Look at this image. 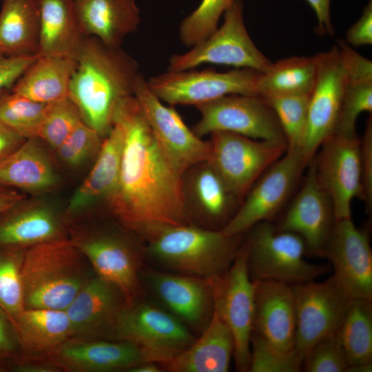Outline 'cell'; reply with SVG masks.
<instances>
[{
  "mask_svg": "<svg viewBox=\"0 0 372 372\" xmlns=\"http://www.w3.org/2000/svg\"><path fill=\"white\" fill-rule=\"evenodd\" d=\"M296 304V349L303 358L321 338L338 331L352 301L332 275L322 282L291 285Z\"/></svg>",
  "mask_w": 372,
  "mask_h": 372,
  "instance_id": "14",
  "label": "cell"
},
{
  "mask_svg": "<svg viewBox=\"0 0 372 372\" xmlns=\"http://www.w3.org/2000/svg\"><path fill=\"white\" fill-rule=\"evenodd\" d=\"M76 60L62 56H37L13 85L12 92L48 104L69 96Z\"/></svg>",
  "mask_w": 372,
  "mask_h": 372,
  "instance_id": "31",
  "label": "cell"
},
{
  "mask_svg": "<svg viewBox=\"0 0 372 372\" xmlns=\"http://www.w3.org/2000/svg\"><path fill=\"white\" fill-rule=\"evenodd\" d=\"M61 371H128L147 362L134 344L120 340L70 338L43 353Z\"/></svg>",
  "mask_w": 372,
  "mask_h": 372,
  "instance_id": "21",
  "label": "cell"
},
{
  "mask_svg": "<svg viewBox=\"0 0 372 372\" xmlns=\"http://www.w3.org/2000/svg\"><path fill=\"white\" fill-rule=\"evenodd\" d=\"M10 369L18 372H61L43 354L19 353L11 358Z\"/></svg>",
  "mask_w": 372,
  "mask_h": 372,
  "instance_id": "49",
  "label": "cell"
},
{
  "mask_svg": "<svg viewBox=\"0 0 372 372\" xmlns=\"http://www.w3.org/2000/svg\"><path fill=\"white\" fill-rule=\"evenodd\" d=\"M13 320L23 353H45L72 336L65 310L24 309Z\"/></svg>",
  "mask_w": 372,
  "mask_h": 372,
  "instance_id": "33",
  "label": "cell"
},
{
  "mask_svg": "<svg viewBox=\"0 0 372 372\" xmlns=\"http://www.w3.org/2000/svg\"><path fill=\"white\" fill-rule=\"evenodd\" d=\"M245 244L249 276L253 281H269L294 285L328 273L331 266L313 264L304 259L307 253L303 239L280 229L271 221L252 227Z\"/></svg>",
  "mask_w": 372,
  "mask_h": 372,
  "instance_id": "5",
  "label": "cell"
},
{
  "mask_svg": "<svg viewBox=\"0 0 372 372\" xmlns=\"http://www.w3.org/2000/svg\"><path fill=\"white\" fill-rule=\"evenodd\" d=\"M82 121L79 110L69 96L48 103L38 138L56 151Z\"/></svg>",
  "mask_w": 372,
  "mask_h": 372,
  "instance_id": "38",
  "label": "cell"
},
{
  "mask_svg": "<svg viewBox=\"0 0 372 372\" xmlns=\"http://www.w3.org/2000/svg\"><path fill=\"white\" fill-rule=\"evenodd\" d=\"M25 251L0 249V308L12 319L24 309L21 267Z\"/></svg>",
  "mask_w": 372,
  "mask_h": 372,
  "instance_id": "39",
  "label": "cell"
},
{
  "mask_svg": "<svg viewBox=\"0 0 372 372\" xmlns=\"http://www.w3.org/2000/svg\"><path fill=\"white\" fill-rule=\"evenodd\" d=\"M210 135L207 162L239 200L287 150L285 143L230 132H216Z\"/></svg>",
  "mask_w": 372,
  "mask_h": 372,
  "instance_id": "9",
  "label": "cell"
},
{
  "mask_svg": "<svg viewBox=\"0 0 372 372\" xmlns=\"http://www.w3.org/2000/svg\"><path fill=\"white\" fill-rule=\"evenodd\" d=\"M308 163L300 150L287 149L255 182L221 231L229 236H240L260 222L271 221L285 205Z\"/></svg>",
  "mask_w": 372,
  "mask_h": 372,
  "instance_id": "10",
  "label": "cell"
},
{
  "mask_svg": "<svg viewBox=\"0 0 372 372\" xmlns=\"http://www.w3.org/2000/svg\"><path fill=\"white\" fill-rule=\"evenodd\" d=\"M66 238L64 220L46 203L25 198L0 214V249H27Z\"/></svg>",
  "mask_w": 372,
  "mask_h": 372,
  "instance_id": "23",
  "label": "cell"
},
{
  "mask_svg": "<svg viewBox=\"0 0 372 372\" xmlns=\"http://www.w3.org/2000/svg\"><path fill=\"white\" fill-rule=\"evenodd\" d=\"M141 277L166 310L186 325L205 329L214 310L212 287L207 278L153 269L141 271Z\"/></svg>",
  "mask_w": 372,
  "mask_h": 372,
  "instance_id": "20",
  "label": "cell"
},
{
  "mask_svg": "<svg viewBox=\"0 0 372 372\" xmlns=\"http://www.w3.org/2000/svg\"><path fill=\"white\" fill-rule=\"evenodd\" d=\"M123 143V130L119 124L113 123L91 171L69 202L65 214L68 218L79 215L111 196L119 177Z\"/></svg>",
  "mask_w": 372,
  "mask_h": 372,
  "instance_id": "26",
  "label": "cell"
},
{
  "mask_svg": "<svg viewBox=\"0 0 372 372\" xmlns=\"http://www.w3.org/2000/svg\"><path fill=\"white\" fill-rule=\"evenodd\" d=\"M322 257L332 266L335 280L352 300H372V250L368 233L351 217L335 220Z\"/></svg>",
  "mask_w": 372,
  "mask_h": 372,
  "instance_id": "18",
  "label": "cell"
},
{
  "mask_svg": "<svg viewBox=\"0 0 372 372\" xmlns=\"http://www.w3.org/2000/svg\"><path fill=\"white\" fill-rule=\"evenodd\" d=\"M162 366L154 362H143L130 369L128 372H161Z\"/></svg>",
  "mask_w": 372,
  "mask_h": 372,
  "instance_id": "53",
  "label": "cell"
},
{
  "mask_svg": "<svg viewBox=\"0 0 372 372\" xmlns=\"http://www.w3.org/2000/svg\"><path fill=\"white\" fill-rule=\"evenodd\" d=\"M126 304L116 287L95 274L65 310L71 338L112 340L118 317Z\"/></svg>",
  "mask_w": 372,
  "mask_h": 372,
  "instance_id": "22",
  "label": "cell"
},
{
  "mask_svg": "<svg viewBox=\"0 0 372 372\" xmlns=\"http://www.w3.org/2000/svg\"><path fill=\"white\" fill-rule=\"evenodd\" d=\"M313 156L317 178L328 194L335 220L351 217V203L361 197L360 138L332 134Z\"/></svg>",
  "mask_w": 372,
  "mask_h": 372,
  "instance_id": "17",
  "label": "cell"
},
{
  "mask_svg": "<svg viewBox=\"0 0 372 372\" xmlns=\"http://www.w3.org/2000/svg\"><path fill=\"white\" fill-rule=\"evenodd\" d=\"M316 54L291 56L271 63L260 72L256 85L257 95L263 99L291 94L310 95L316 80Z\"/></svg>",
  "mask_w": 372,
  "mask_h": 372,
  "instance_id": "34",
  "label": "cell"
},
{
  "mask_svg": "<svg viewBox=\"0 0 372 372\" xmlns=\"http://www.w3.org/2000/svg\"><path fill=\"white\" fill-rule=\"evenodd\" d=\"M303 359L296 348L283 351L260 335L251 334L249 372H299L302 371Z\"/></svg>",
  "mask_w": 372,
  "mask_h": 372,
  "instance_id": "42",
  "label": "cell"
},
{
  "mask_svg": "<svg viewBox=\"0 0 372 372\" xmlns=\"http://www.w3.org/2000/svg\"><path fill=\"white\" fill-rule=\"evenodd\" d=\"M195 339L187 326L176 316L141 298L126 304L112 337V340L134 344L146 361L161 366L187 349Z\"/></svg>",
  "mask_w": 372,
  "mask_h": 372,
  "instance_id": "6",
  "label": "cell"
},
{
  "mask_svg": "<svg viewBox=\"0 0 372 372\" xmlns=\"http://www.w3.org/2000/svg\"><path fill=\"white\" fill-rule=\"evenodd\" d=\"M45 107L6 90L0 94V123L26 139L38 137Z\"/></svg>",
  "mask_w": 372,
  "mask_h": 372,
  "instance_id": "36",
  "label": "cell"
},
{
  "mask_svg": "<svg viewBox=\"0 0 372 372\" xmlns=\"http://www.w3.org/2000/svg\"><path fill=\"white\" fill-rule=\"evenodd\" d=\"M309 96L291 94L264 99L277 117L289 150L301 151L307 127Z\"/></svg>",
  "mask_w": 372,
  "mask_h": 372,
  "instance_id": "37",
  "label": "cell"
},
{
  "mask_svg": "<svg viewBox=\"0 0 372 372\" xmlns=\"http://www.w3.org/2000/svg\"><path fill=\"white\" fill-rule=\"evenodd\" d=\"M307 167L301 188L276 225L300 236L307 253L322 257L335 219L331 200L317 178L313 157Z\"/></svg>",
  "mask_w": 372,
  "mask_h": 372,
  "instance_id": "19",
  "label": "cell"
},
{
  "mask_svg": "<svg viewBox=\"0 0 372 372\" xmlns=\"http://www.w3.org/2000/svg\"><path fill=\"white\" fill-rule=\"evenodd\" d=\"M365 112H372V80L347 79L333 134L347 138L358 137L356 121L360 114Z\"/></svg>",
  "mask_w": 372,
  "mask_h": 372,
  "instance_id": "40",
  "label": "cell"
},
{
  "mask_svg": "<svg viewBox=\"0 0 372 372\" xmlns=\"http://www.w3.org/2000/svg\"><path fill=\"white\" fill-rule=\"evenodd\" d=\"M95 274L116 287L127 304L142 298V253L130 240L110 232H74L70 237Z\"/></svg>",
  "mask_w": 372,
  "mask_h": 372,
  "instance_id": "15",
  "label": "cell"
},
{
  "mask_svg": "<svg viewBox=\"0 0 372 372\" xmlns=\"http://www.w3.org/2000/svg\"><path fill=\"white\" fill-rule=\"evenodd\" d=\"M361 197L368 214L372 211V117H368L364 132L360 138Z\"/></svg>",
  "mask_w": 372,
  "mask_h": 372,
  "instance_id": "45",
  "label": "cell"
},
{
  "mask_svg": "<svg viewBox=\"0 0 372 372\" xmlns=\"http://www.w3.org/2000/svg\"><path fill=\"white\" fill-rule=\"evenodd\" d=\"M314 11L318 25L316 31L320 35H332L334 29L331 19V0H306Z\"/></svg>",
  "mask_w": 372,
  "mask_h": 372,
  "instance_id": "50",
  "label": "cell"
},
{
  "mask_svg": "<svg viewBox=\"0 0 372 372\" xmlns=\"http://www.w3.org/2000/svg\"><path fill=\"white\" fill-rule=\"evenodd\" d=\"M134 96L136 98L165 157L181 176L192 167L207 161L210 145L189 129L180 114L163 103L149 88L141 74Z\"/></svg>",
  "mask_w": 372,
  "mask_h": 372,
  "instance_id": "13",
  "label": "cell"
},
{
  "mask_svg": "<svg viewBox=\"0 0 372 372\" xmlns=\"http://www.w3.org/2000/svg\"><path fill=\"white\" fill-rule=\"evenodd\" d=\"M26 138L0 123V166L25 142Z\"/></svg>",
  "mask_w": 372,
  "mask_h": 372,
  "instance_id": "51",
  "label": "cell"
},
{
  "mask_svg": "<svg viewBox=\"0 0 372 372\" xmlns=\"http://www.w3.org/2000/svg\"><path fill=\"white\" fill-rule=\"evenodd\" d=\"M39 22V0H3L0 52L9 56H37Z\"/></svg>",
  "mask_w": 372,
  "mask_h": 372,
  "instance_id": "32",
  "label": "cell"
},
{
  "mask_svg": "<svg viewBox=\"0 0 372 372\" xmlns=\"http://www.w3.org/2000/svg\"><path fill=\"white\" fill-rule=\"evenodd\" d=\"M372 371V362L349 365L346 372H371Z\"/></svg>",
  "mask_w": 372,
  "mask_h": 372,
  "instance_id": "54",
  "label": "cell"
},
{
  "mask_svg": "<svg viewBox=\"0 0 372 372\" xmlns=\"http://www.w3.org/2000/svg\"><path fill=\"white\" fill-rule=\"evenodd\" d=\"M346 42L359 47L372 43V0H369L362 15L347 31Z\"/></svg>",
  "mask_w": 372,
  "mask_h": 372,
  "instance_id": "48",
  "label": "cell"
},
{
  "mask_svg": "<svg viewBox=\"0 0 372 372\" xmlns=\"http://www.w3.org/2000/svg\"><path fill=\"white\" fill-rule=\"evenodd\" d=\"M196 107L200 118L192 130L200 138L225 132L287 145L275 113L258 95L230 94Z\"/></svg>",
  "mask_w": 372,
  "mask_h": 372,
  "instance_id": "12",
  "label": "cell"
},
{
  "mask_svg": "<svg viewBox=\"0 0 372 372\" xmlns=\"http://www.w3.org/2000/svg\"><path fill=\"white\" fill-rule=\"evenodd\" d=\"M94 275L70 237L31 247L21 267L24 309L65 310Z\"/></svg>",
  "mask_w": 372,
  "mask_h": 372,
  "instance_id": "3",
  "label": "cell"
},
{
  "mask_svg": "<svg viewBox=\"0 0 372 372\" xmlns=\"http://www.w3.org/2000/svg\"><path fill=\"white\" fill-rule=\"evenodd\" d=\"M138 63L121 47L86 37L71 78L69 96L83 121L105 138L121 100L134 95L141 75Z\"/></svg>",
  "mask_w": 372,
  "mask_h": 372,
  "instance_id": "2",
  "label": "cell"
},
{
  "mask_svg": "<svg viewBox=\"0 0 372 372\" xmlns=\"http://www.w3.org/2000/svg\"><path fill=\"white\" fill-rule=\"evenodd\" d=\"M234 1L202 0L179 25V37L182 43L191 48L211 34L218 27L220 17Z\"/></svg>",
  "mask_w": 372,
  "mask_h": 372,
  "instance_id": "41",
  "label": "cell"
},
{
  "mask_svg": "<svg viewBox=\"0 0 372 372\" xmlns=\"http://www.w3.org/2000/svg\"><path fill=\"white\" fill-rule=\"evenodd\" d=\"M52 161L38 137L28 138L0 166V185L28 192H43L58 183Z\"/></svg>",
  "mask_w": 372,
  "mask_h": 372,
  "instance_id": "30",
  "label": "cell"
},
{
  "mask_svg": "<svg viewBox=\"0 0 372 372\" xmlns=\"http://www.w3.org/2000/svg\"><path fill=\"white\" fill-rule=\"evenodd\" d=\"M187 181L183 178L184 192L188 208L194 209L208 223L220 229L236 213L239 199L227 187L207 161L190 168Z\"/></svg>",
  "mask_w": 372,
  "mask_h": 372,
  "instance_id": "28",
  "label": "cell"
},
{
  "mask_svg": "<svg viewBox=\"0 0 372 372\" xmlns=\"http://www.w3.org/2000/svg\"><path fill=\"white\" fill-rule=\"evenodd\" d=\"M316 83L309 96L307 123L301 152L309 163L335 127L347 85L337 45L316 54Z\"/></svg>",
  "mask_w": 372,
  "mask_h": 372,
  "instance_id": "16",
  "label": "cell"
},
{
  "mask_svg": "<svg viewBox=\"0 0 372 372\" xmlns=\"http://www.w3.org/2000/svg\"><path fill=\"white\" fill-rule=\"evenodd\" d=\"M25 198L24 194L17 190L0 185V214Z\"/></svg>",
  "mask_w": 372,
  "mask_h": 372,
  "instance_id": "52",
  "label": "cell"
},
{
  "mask_svg": "<svg viewBox=\"0 0 372 372\" xmlns=\"http://www.w3.org/2000/svg\"><path fill=\"white\" fill-rule=\"evenodd\" d=\"M244 3L234 0L226 10L222 25L190 50L170 56L167 70L182 71L204 64L265 72L272 63L257 48L245 27Z\"/></svg>",
  "mask_w": 372,
  "mask_h": 372,
  "instance_id": "7",
  "label": "cell"
},
{
  "mask_svg": "<svg viewBox=\"0 0 372 372\" xmlns=\"http://www.w3.org/2000/svg\"><path fill=\"white\" fill-rule=\"evenodd\" d=\"M103 137L82 121L55 151L59 158L71 167H78L96 156Z\"/></svg>",
  "mask_w": 372,
  "mask_h": 372,
  "instance_id": "43",
  "label": "cell"
},
{
  "mask_svg": "<svg viewBox=\"0 0 372 372\" xmlns=\"http://www.w3.org/2000/svg\"><path fill=\"white\" fill-rule=\"evenodd\" d=\"M259 72L235 68L227 72L213 70L169 71L146 80L151 91L172 105H198L230 94L257 95Z\"/></svg>",
  "mask_w": 372,
  "mask_h": 372,
  "instance_id": "11",
  "label": "cell"
},
{
  "mask_svg": "<svg viewBox=\"0 0 372 372\" xmlns=\"http://www.w3.org/2000/svg\"><path fill=\"white\" fill-rule=\"evenodd\" d=\"M253 332L283 351L295 349L296 313L291 285L254 281Z\"/></svg>",
  "mask_w": 372,
  "mask_h": 372,
  "instance_id": "24",
  "label": "cell"
},
{
  "mask_svg": "<svg viewBox=\"0 0 372 372\" xmlns=\"http://www.w3.org/2000/svg\"><path fill=\"white\" fill-rule=\"evenodd\" d=\"M229 236L221 229L189 223L156 228L144 234L146 254L163 267L203 278L224 273L241 246V236Z\"/></svg>",
  "mask_w": 372,
  "mask_h": 372,
  "instance_id": "4",
  "label": "cell"
},
{
  "mask_svg": "<svg viewBox=\"0 0 372 372\" xmlns=\"http://www.w3.org/2000/svg\"><path fill=\"white\" fill-rule=\"evenodd\" d=\"M36 57L9 56L0 52V94L13 86Z\"/></svg>",
  "mask_w": 372,
  "mask_h": 372,
  "instance_id": "46",
  "label": "cell"
},
{
  "mask_svg": "<svg viewBox=\"0 0 372 372\" xmlns=\"http://www.w3.org/2000/svg\"><path fill=\"white\" fill-rule=\"evenodd\" d=\"M336 334L349 366L372 362V300H352Z\"/></svg>",
  "mask_w": 372,
  "mask_h": 372,
  "instance_id": "35",
  "label": "cell"
},
{
  "mask_svg": "<svg viewBox=\"0 0 372 372\" xmlns=\"http://www.w3.org/2000/svg\"><path fill=\"white\" fill-rule=\"evenodd\" d=\"M113 123L124 133L118 183L106 200L114 216L142 236L161 227L189 223L183 176L163 154L134 95L120 101Z\"/></svg>",
  "mask_w": 372,
  "mask_h": 372,
  "instance_id": "1",
  "label": "cell"
},
{
  "mask_svg": "<svg viewBox=\"0 0 372 372\" xmlns=\"http://www.w3.org/2000/svg\"><path fill=\"white\" fill-rule=\"evenodd\" d=\"M74 3L83 34L109 46L121 47L125 38L136 32L141 23L136 0H74Z\"/></svg>",
  "mask_w": 372,
  "mask_h": 372,
  "instance_id": "25",
  "label": "cell"
},
{
  "mask_svg": "<svg viewBox=\"0 0 372 372\" xmlns=\"http://www.w3.org/2000/svg\"><path fill=\"white\" fill-rule=\"evenodd\" d=\"M21 351L13 319L0 308V366L3 361L10 359Z\"/></svg>",
  "mask_w": 372,
  "mask_h": 372,
  "instance_id": "47",
  "label": "cell"
},
{
  "mask_svg": "<svg viewBox=\"0 0 372 372\" xmlns=\"http://www.w3.org/2000/svg\"><path fill=\"white\" fill-rule=\"evenodd\" d=\"M347 358L337 334L317 341L305 354L302 371L305 372H346Z\"/></svg>",
  "mask_w": 372,
  "mask_h": 372,
  "instance_id": "44",
  "label": "cell"
},
{
  "mask_svg": "<svg viewBox=\"0 0 372 372\" xmlns=\"http://www.w3.org/2000/svg\"><path fill=\"white\" fill-rule=\"evenodd\" d=\"M234 351L232 333L214 310L200 337L162 367L171 372H227Z\"/></svg>",
  "mask_w": 372,
  "mask_h": 372,
  "instance_id": "27",
  "label": "cell"
},
{
  "mask_svg": "<svg viewBox=\"0 0 372 372\" xmlns=\"http://www.w3.org/2000/svg\"><path fill=\"white\" fill-rule=\"evenodd\" d=\"M74 1L39 0L37 56H62L77 59L86 37L77 21Z\"/></svg>",
  "mask_w": 372,
  "mask_h": 372,
  "instance_id": "29",
  "label": "cell"
},
{
  "mask_svg": "<svg viewBox=\"0 0 372 372\" xmlns=\"http://www.w3.org/2000/svg\"><path fill=\"white\" fill-rule=\"evenodd\" d=\"M207 279L212 287L214 311L229 327L234 337L236 368L238 371H248L255 282L249 274L245 242L230 267L220 275Z\"/></svg>",
  "mask_w": 372,
  "mask_h": 372,
  "instance_id": "8",
  "label": "cell"
}]
</instances>
